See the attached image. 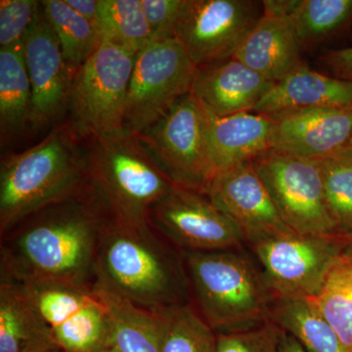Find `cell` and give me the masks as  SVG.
<instances>
[{
    "label": "cell",
    "instance_id": "cell-1",
    "mask_svg": "<svg viewBox=\"0 0 352 352\" xmlns=\"http://www.w3.org/2000/svg\"><path fill=\"white\" fill-rule=\"evenodd\" d=\"M107 214L100 198L85 190L27 217L1 236L0 277L25 285L94 287Z\"/></svg>",
    "mask_w": 352,
    "mask_h": 352
},
{
    "label": "cell",
    "instance_id": "cell-2",
    "mask_svg": "<svg viewBox=\"0 0 352 352\" xmlns=\"http://www.w3.org/2000/svg\"><path fill=\"white\" fill-rule=\"evenodd\" d=\"M151 226L138 228L107 214L95 263L98 287L151 311L187 305L184 263Z\"/></svg>",
    "mask_w": 352,
    "mask_h": 352
},
{
    "label": "cell",
    "instance_id": "cell-3",
    "mask_svg": "<svg viewBox=\"0 0 352 352\" xmlns=\"http://www.w3.org/2000/svg\"><path fill=\"white\" fill-rule=\"evenodd\" d=\"M71 126H61L38 144L9 155L0 166V235L43 208L85 191L87 153Z\"/></svg>",
    "mask_w": 352,
    "mask_h": 352
},
{
    "label": "cell",
    "instance_id": "cell-4",
    "mask_svg": "<svg viewBox=\"0 0 352 352\" xmlns=\"http://www.w3.org/2000/svg\"><path fill=\"white\" fill-rule=\"evenodd\" d=\"M196 309L217 333L270 320L275 300L263 274L244 256L228 251L183 252Z\"/></svg>",
    "mask_w": 352,
    "mask_h": 352
},
{
    "label": "cell",
    "instance_id": "cell-5",
    "mask_svg": "<svg viewBox=\"0 0 352 352\" xmlns=\"http://www.w3.org/2000/svg\"><path fill=\"white\" fill-rule=\"evenodd\" d=\"M88 142V179L109 214L129 226H150V210L175 185L133 134L122 131Z\"/></svg>",
    "mask_w": 352,
    "mask_h": 352
},
{
    "label": "cell",
    "instance_id": "cell-6",
    "mask_svg": "<svg viewBox=\"0 0 352 352\" xmlns=\"http://www.w3.org/2000/svg\"><path fill=\"white\" fill-rule=\"evenodd\" d=\"M135 53L101 41L76 72L69 94L72 131L87 140L124 131Z\"/></svg>",
    "mask_w": 352,
    "mask_h": 352
},
{
    "label": "cell",
    "instance_id": "cell-7",
    "mask_svg": "<svg viewBox=\"0 0 352 352\" xmlns=\"http://www.w3.org/2000/svg\"><path fill=\"white\" fill-rule=\"evenodd\" d=\"M135 136L173 184L204 194L215 175V168L207 113L191 92L156 124Z\"/></svg>",
    "mask_w": 352,
    "mask_h": 352
},
{
    "label": "cell",
    "instance_id": "cell-8",
    "mask_svg": "<svg viewBox=\"0 0 352 352\" xmlns=\"http://www.w3.org/2000/svg\"><path fill=\"white\" fill-rule=\"evenodd\" d=\"M198 67L175 38L153 41L135 58L124 109V131L138 135L190 94Z\"/></svg>",
    "mask_w": 352,
    "mask_h": 352
},
{
    "label": "cell",
    "instance_id": "cell-9",
    "mask_svg": "<svg viewBox=\"0 0 352 352\" xmlns=\"http://www.w3.org/2000/svg\"><path fill=\"white\" fill-rule=\"evenodd\" d=\"M252 163L292 230L302 235H338L316 161L271 149Z\"/></svg>",
    "mask_w": 352,
    "mask_h": 352
},
{
    "label": "cell",
    "instance_id": "cell-10",
    "mask_svg": "<svg viewBox=\"0 0 352 352\" xmlns=\"http://www.w3.org/2000/svg\"><path fill=\"white\" fill-rule=\"evenodd\" d=\"M275 300L314 298L329 271L344 254L336 236L302 235L289 231L252 245Z\"/></svg>",
    "mask_w": 352,
    "mask_h": 352
},
{
    "label": "cell",
    "instance_id": "cell-11",
    "mask_svg": "<svg viewBox=\"0 0 352 352\" xmlns=\"http://www.w3.org/2000/svg\"><path fill=\"white\" fill-rule=\"evenodd\" d=\"M263 12L252 0H183L175 38L199 68L233 57Z\"/></svg>",
    "mask_w": 352,
    "mask_h": 352
},
{
    "label": "cell",
    "instance_id": "cell-12",
    "mask_svg": "<svg viewBox=\"0 0 352 352\" xmlns=\"http://www.w3.org/2000/svg\"><path fill=\"white\" fill-rule=\"evenodd\" d=\"M149 222L183 252L228 251L245 241L232 220L207 196L176 185L153 206Z\"/></svg>",
    "mask_w": 352,
    "mask_h": 352
},
{
    "label": "cell",
    "instance_id": "cell-13",
    "mask_svg": "<svg viewBox=\"0 0 352 352\" xmlns=\"http://www.w3.org/2000/svg\"><path fill=\"white\" fill-rule=\"evenodd\" d=\"M25 287L58 349L64 352H99L110 344L107 311L94 287Z\"/></svg>",
    "mask_w": 352,
    "mask_h": 352
},
{
    "label": "cell",
    "instance_id": "cell-14",
    "mask_svg": "<svg viewBox=\"0 0 352 352\" xmlns=\"http://www.w3.org/2000/svg\"><path fill=\"white\" fill-rule=\"evenodd\" d=\"M24 52L32 92L31 129L43 131L61 119L69 107L74 73L41 3L25 34Z\"/></svg>",
    "mask_w": 352,
    "mask_h": 352
},
{
    "label": "cell",
    "instance_id": "cell-15",
    "mask_svg": "<svg viewBox=\"0 0 352 352\" xmlns=\"http://www.w3.org/2000/svg\"><path fill=\"white\" fill-rule=\"evenodd\" d=\"M204 195L232 220L251 245L293 231L280 217L252 162L215 173Z\"/></svg>",
    "mask_w": 352,
    "mask_h": 352
},
{
    "label": "cell",
    "instance_id": "cell-16",
    "mask_svg": "<svg viewBox=\"0 0 352 352\" xmlns=\"http://www.w3.org/2000/svg\"><path fill=\"white\" fill-rule=\"evenodd\" d=\"M273 122V149L320 160L349 144L352 109H291L268 115Z\"/></svg>",
    "mask_w": 352,
    "mask_h": 352
},
{
    "label": "cell",
    "instance_id": "cell-17",
    "mask_svg": "<svg viewBox=\"0 0 352 352\" xmlns=\"http://www.w3.org/2000/svg\"><path fill=\"white\" fill-rule=\"evenodd\" d=\"M273 85L231 57L199 67L191 94L208 115L223 118L252 112Z\"/></svg>",
    "mask_w": 352,
    "mask_h": 352
},
{
    "label": "cell",
    "instance_id": "cell-18",
    "mask_svg": "<svg viewBox=\"0 0 352 352\" xmlns=\"http://www.w3.org/2000/svg\"><path fill=\"white\" fill-rule=\"evenodd\" d=\"M302 50L291 18L263 12L233 57L275 83L303 65Z\"/></svg>",
    "mask_w": 352,
    "mask_h": 352
},
{
    "label": "cell",
    "instance_id": "cell-19",
    "mask_svg": "<svg viewBox=\"0 0 352 352\" xmlns=\"http://www.w3.org/2000/svg\"><path fill=\"white\" fill-rule=\"evenodd\" d=\"M300 108L352 109V82L305 65L275 82L252 112L272 113Z\"/></svg>",
    "mask_w": 352,
    "mask_h": 352
},
{
    "label": "cell",
    "instance_id": "cell-20",
    "mask_svg": "<svg viewBox=\"0 0 352 352\" xmlns=\"http://www.w3.org/2000/svg\"><path fill=\"white\" fill-rule=\"evenodd\" d=\"M207 118L215 173L273 149V122L268 115L244 112L217 118L207 113Z\"/></svg>",
    "mask_w": 352,
    "mask_h": 352
},
{
    "label": "cell",
    "instance_id": "cell-21",
    "mask_svg": "<svg viewBox=\"0 0 352 352\" xmlns=\"http://www.w3.org/2000/svg\"><path fill=\"white\" fill-rule=\"evenodd\" d=\"M54 338L25 285L0 277V352H50Z\"/></svg>",
    "mask_w": 352,
    "mask_h": 352
},
{
    "label": "cell",
    "instance_id": "cell-22",
    "mask_svg": "<svg viewBox=\"0 0 352 352\" xmlns=\"http://www.w3.org/2000/svg\"><path fill=\"white\" fill-rule=\"evenodd\" d=\"M107 311L110 344L118 352H163V312L151 311L94 286Z\"/></svg>",
    "mask_w": 352,
    "mask_h": 352
},
{
    "label": "cell",
    "instance_id": "cell-23",
    "mask_svg": "<svg viewBox=\"0 0 352 352\" xmlns=\"http://www.w3.org/2000/svg\"><path fill=\"white\" fill-rule=\"evenodd\" d=\"M32 92L25 62L24 41L0 48V129L11 140L31 127Z\"/></svg>",
    "mask_w": 352,
    "mask_h": 352
},
{
    "label": "cell",
    "instance_id": "cell-24",
    "mask_svg": "<svg viewBox=\"0 0 352 352\" xmlns=\"http://www.w3.org/2000/svg\"><path fill=\"white\" fill-rule=\"evenodd\" d=\"M270 320L307 352H349L312 298L275 300Z\"/></svg>",
    "mask_w": 352,
    "mask_h": 352
},
{
    "label": "cell",
    "instance_id": "cell-25",
    "mask_svg": "<svg viewBox=\"0 0 352 352\" xmlns=\"http://www.w3.org/2000/svg\"><path fill=\"white\" fill-rule=\"evenodd\" d=\"M41 3L61 45L65 60L75 76L100 45V34L89 21L76 13L65 0H44Z\"/></svg>",
    "mask_w": 352,
    "mask_h": 352
},
{
    "label": "cell",
    "instance_id": "cell-26",
    "mask_svg": "<svg viewBox=\"0 0 352 352\" xmlns=\"http://www.w3.org/2000/svg\"><path fill=\"white\" fill-rule=\"evenodd\" d=\"M347 351L352 352V256L342 254L312 298Z\"/></svg>",
    "mask_w": 352,
    "mask_h": 352
},
{
    "label": "cell",
    "instance_id": "cell-27",
    "mask_svg": "<svg viewBox=\"0 0 352 352\" xmlns=\"http://www.w3.org/2000/svg\"><path fill=\"white\" fill-rule=\"evenodd\" d=\"M291 20L302 50L309 47L352 24V0H300Z\"/></svg>",
    "mask_w": 352,
    "mask_h": 352
},
{
    "label": "cell",
    "instance_id": "cell-28",
    "mask_svg": "<svg viewBox=\"0 0 352 352\" xmlns=\"http://www.w3.org/2000/svg\"><path fill=\"white\" fill-rule=\"evenodd\" d=\"M329 214L338 235L352 233V146L317 160Z\"/></svg>",
    "mask_w": 352,
    "mask_h": 352
},
{
    "label": "cell",
    "instance_id": "cell-29",
    "mask_svg": "<svg viewBox=\"0 0 352 352\" xmlns=\"http://www.w3.org/2000/svg\"><path fill=\"white\" fill-rule=\"evenodd\" d=\"M101 41L138 54L151 43L141 0H100Z\"/></svg>",
    "mask_w": 352,
    "mask_h": 352
},
{
    "label": "cell",
    "instance_id": "cell-30",
    "mask_svg": "<svg viewBox=\"0 0 352 352\" xmlns=\"http://www.w3.org/2000/svg\"><path fill=\"white\" fill-rule=\"evenodd\" d=\"M162 312L163 352H217V333L195 307L187 303Z\"/></svg>",
    "mask_w": 352,
    "mask_h": 352
},
{
    "label": "cell",
    "instance_id": "cell-31",
    "mask_svg": "<svg viewBox=\"0 0 352 352\" xmlns=\"http://www.w3.org/2000/svg\"><path fill=\"white\" fill-rule=\"evenodd\" d=\"M282 329L271 320L236 332L217 333V352H278Z\"/></svg>",
    "mask_w": 352,
    "mask_h": 352
},
{
    "label": "cell",
    "instance_id": "cell-32",
    "mask_svg": "<svg viewBox=\"0 0 352 352\" xmlns=\"http://www.w3.org/2000/svg\"><path fill=\"white\" fill-rule=\"evenodd\" d=\"M39 6L41 1L36 0L0 1V47H12L24 41Z\"/></svg>",
    "mask_w": 352,
    "mask_h": 352
},
{
    "label": "cell",
    "instance_id": "cell-33",
    "mask_svg": "<svg viewBox=\"0 0 352 352\" xmlns=\"http://www.w3.org/2000/svg\"><path fill=\"white\" fill-rule=\"evenodd\" d=\"M183 0H141L153 41L175 38Z\"/></svg>",
    "mask_w": 352,
    "mask_h": 352
},
{
    "label": "cell",
    "instance_id": "cell-34",
    "mask_svg": "<svg viewBox=\"0 0 352 352\" xmlns=\"http://www.w3.org/2000/svg\"><path fill=\"white\" fill-rule=\"evenodd\" d=\"M321 61L333 76L352 82V46L329 51L321 57Z\"/></svg>",
    "mask_w": 352,
    "mask_h": 352
},
{
    "label": "cell",
    "instance_id": "cell-35",
    "mask_svg": "<svg viewBox=\"0 0 352 352\" xmlns=\"http://www.w3.org/2000/svg\"><path fill=\"white\" fill-rule=\"evenodd\" d=\"M65 1L76 13L80 14L83 18L89 21L99 32V28H100V0H65Z\"/></svg>",
    "mask_w": 352,
    "mask_h": 352
},
{
    "label": "cell",
    "instance_id": "cell-36",
    "mask_svg": "<svg viewBox=\"0 0 352 352\" xmlns=\"http://www.w3.org/2000/svg\"><path fill=\"white\" fill-rule=\"evenodd\" d=\"M278 352H307L303 349L302 344L298 342L289 333L282 330L281 338H280Z\"/></svg>",
    "mask_w": 352,
    "mask_h": 352
},
{
    "label": "cell",
    "instance_id": "cell-37",
    "mask_svg": "<svg viewBox=\"0 0 352 352\" xmlns=\"http://www.w3.org/2000/svg\"><path fill=\"white\" fill-rule=\"evenodd\" d=\"M344 245V254L352 256V233L346 235H338Z\"/></svg>",
    "mask_w": 352,
    "mask_h": 352
},
{
    "label": "cell",
    "instance_id": "cell-38",
    "mask_svg": "<svg viewBox=\"0 0 352 352\" xmlns=\"http://www.w3.org/2000/svg\"><path fill=\"white\" fill-rule=\"evenodd\" d=\"M99 352H118L116 351L115 347L112 346V344H109L108 346H106L104 347V349H102Z\"/></svg>",
    "mask_w": 352,
    "mask_h": 352
},
{
    "label": "cell",
    "instance_id": "cell-39",
    "mask_svg": "<svg viewBox=\"0 0 352 352\" xmlns=\"http://www.w3.org/2000/svg\"><path fill=\"white\" fill-rule=\"evenodd\" d=\"M50 352H64V351H62L61 349H54V351H51Z\"/></svg>",
    "mask_w": 352,
    "mask_h": 352
},
{
    "label": "cell",
    "instance_id": "cell-40",
    "mask_svg": "<svg viewBox=\"0 0 352 352\" xmlns=\"http://www.w3.org/2000/svg\"><path fill=\"white\" fill-rule=\"evenodd\" d=\"M349 144H351L352 146V136H351V141H349Z\"/></svg>",
    "mask_w": 352,
    "mask_h": 352
},
{
    "label": "cell",
    "instance_id": "cell-41",
    "mask_svg": "<svg viewBox=\"0 0 352 352\" xmlns=\"http://www.w3.org/2000/svg\"><path fill=\"white\" fill-rule=\"evenodd\" d=\"M351 38H352V34H351Z\"/></svg>",
    "mask_w": 352,
    "mask_h": 352
}]
</instances>
